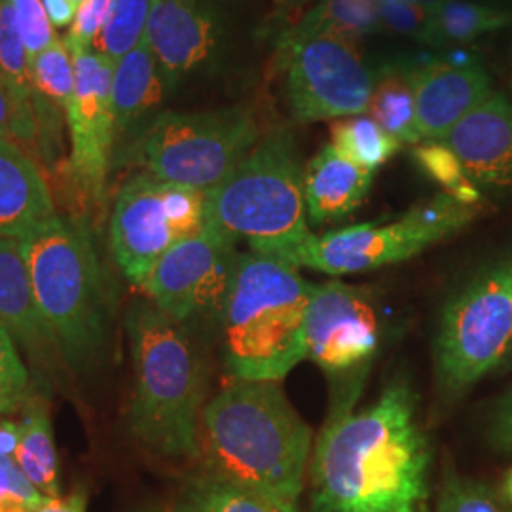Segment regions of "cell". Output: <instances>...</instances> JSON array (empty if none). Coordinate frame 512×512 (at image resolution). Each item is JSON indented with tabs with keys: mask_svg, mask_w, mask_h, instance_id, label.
Returning a JSON list of instances; mask_svg holds the SVG:
<instances>
[{
	"mask_svg": "<svg viewBox=\"0 0 512 512\" xmlns=\"http://www.w3.org/2000/svg\"><path fill=\"white\" fill-rule=\"evenodd\" d=\"M177 512H298L289 505L268 495L256 494L217 476L200 475L184 484Z\"/></svg>",
	"mask_w": 512,
	"mask_h": 512,
	"instance_id": "cell-25",
	"label": "cell"
},
{
	"mask_svg": "<svg viewBox=\"0 0 512 512\" xmlns=\"http://www.w3.org/2000/svg\"><path fill=\"white\" fill-rule=\"evenodd\" d=\"M410 78L421 143L442 141L494 93L490 74L476 61H435L410 71Z\"/></svg>",
	"mask_w": 512,
	"mask_h": 512,
	"instance_id": "cell-16",
	"label": "cell"
},
{
	"mask_svg": "<svg viewBox=\"0 0 512 512\" xmlns=\"http://www.w3.org/2000/svg\"><path fill=\"white\" fill-rule=\"evenodd\" d=\"M512 353V249L486 262L442 311L435 340L440 395L461 399Z\"/></svg>",
	"mask_w": 512,
	"mask_h": 512,
	"instance_id": "cell-8",
	"label": "cell"
},
{
	"mask_svg": "<svg viewBox=\"0 0 512 512\" xmlns=\"http://www.w3.org/2000/svg\"><path fill=\"white\" fill-rule=\"evenodd\" d=\"M150 512H158V511H150Z\"/></svg>",
	"mask_w": 512,
	"mask_h": 512,
	"instance_id": "cell-45",
	"label": "cell"
},
{
	"mask_svg": "<svg viewBox=\"0 0 512 512\" xmlns=\"http://www.w3.org/2000/svg\"><path fill=\"white\" fill-rule=\"evenodd\" d=\"M55 215L42 165L16 141L0 137V238L21 239Z\"/></svg>",
	"mask_w": 512,
	"mask_h": 512,
	"instance_id": "cell-19",
	"label": "cell"
},
{
	"mask_svg": "<svg viewBox=\"0 0 512 512\" xmlns=\"http://www.w3.org/2000/svg\"><path fill=\"white\" fill-rule=\"evenodd\" d=\"M382 29H391L404 37L423 38L429 14L418 0H376Z\"/></svg>",
	"mask_w": 512,
	"mask_h": 512,
	"instance_id": "cell-35",
	"label": "cell"
},
{
	"mask_svg": "<svg viewBox=\"0 0 512 512\" xmlns=\"http://www.w3.org/2000/svg\"><path fill=\"white\" fill-rule=\"evenodd\" d=\"M488 427L495 446L499 450L512 452V387L494 404Z\"/></svg>",
	"mask_w": 512,
	"mask_h": 512,
	"instance_id": "cell-36",
	"label": "cell"
},
{
	"mask_svg": "<svg viewBox=\"0 0 512 512\" xmlns=\"http://www.w3.org/2000/svg\"><path fill=\"white\" fill-rule=\"evenodd\" d=\"M469 2L486 4V6H494V8H509V2H511V0H469Z\"/></svg>",
	"mask_w": 512,
	"mask_h": 512,
	"instance_id": "cell-43",
	"label": "cell"
},
{
	"mask_svg": "<svg viewBox=\"0 0 512 512\" xmlns=\"http://www.w3.org/2000/svg\"><path fill=\"white\" fill-rule=\"evenodd\" d=\"M44 499L12 459L0 456V512H37Z\"/></svg>",
	"mask_w": 512,
	"mask_h": 512,
	"instance_id": "cell-34",
	"label": "cell"
},
{
	"mask_svg": "<svg viewBox=\"0 0 512 512\" xmlns=\"http://www.w3.org/2000/svg\"><path fill=\"white\" fill-rule=\"evenodd\" d=\"M88 497L84 492L61 495V497H46L37 512H86Z\"/></svg>",
	"mask_w": 512,
	"mask_h": 512,
	"instance_id": "cell-38",
	"label": "cell"
},
{
	"mask_svg": "<svg viewBox=\"0 0 512 512\" xmlns=\"http://www.w3.org/2000/svg\"><path fill=\"white\" fill-rule=\"evenodd\" d=\"M374 173L340 156L330 145L321 148L304 169L306 213L311 224L348 219L368 196Z\"/></svg>",
	"mask_w": 512,
	"mask_h": 512,
	"instance_id": "cell-20",
	"label": "cell"
},
{
	"mask_svg": "<svg viewBox=\"0 0 512 512\" xmlns=\"http://www.w3.org/2000/svg\"><path fill=\"white\" fill-rule=\"evenodd\" d=\"M18 444L12 461L44 497H61L59 456L50 406L37 389L14 412Z\"/></svg>",
	"mask_w": 512,
	"mask_h": 512,
	"instance_id": "cell-21",
	"label": "cell"
},
{
	"mask_svg": "<svg viewBox=\"0 0 512 512\" xmlns=\"http://www.w3.org/2000/svg\"><path fill=\"white\" fill-rule=\"evenodd\" d=\"M35 389L18 344L0 323V414H14Z\"/></svg>",
	"mask_w": 512,
	"mask_h": 512,
	"instance_id": "cell-31",
	"label": "cell"
},
{
	"mask_svg": "<svg viewBox=\"0 0 512 512\" xmlns=\"http://www.w3.org/2000/svg\"><path fill=\"white\" fill-rule=\"evenodd\" d=\"M435 512H512L509 501L492 486L458 475L446 473Z\"/></svg>",
	"mask_w": 512,
	"mask_h": 512,
	"instance_id": "cell-30",
	"label": "cell"
},
{
	"mask_svg": "<svg viewBox=\"0 0 512 512\" xmlns=\"http://www.w3.org/2000/svg\"><path fill=\"white\" fill-rule=\"evenodd\" d=\"M260 137L258 120L247 107L165 110L152 118L131 156L143 173L160 181L209 192L234 173Z\"/></svg>",
	"mask_w": 512,
	"mask_h": 512,
	"instance_id": "cell-7",
	"label": "cell"
},
{
	"mask_svg": "<svg viewBox=\"0 0 512 512\" xmlns=\"http://www.w3.org/2000/svg\"><path fill=\"white\" fill-rule=\"evenodd\" d=\"M167 86L147 40L114 63L112 112L118 135L147 118L164 101Z\"/></svg>",
	"mask_w": 512,
	"mask_h": 512,
	"instance_id": "cell-22",
	"label": "cell"
},
{
	"mask_svg": "<svg viewBox=\"0 0 512 512\" xmlns=\"http://www.w3.org/2000/svg\"><path fill=\"white\" fill-rule=\"evenodd\" d=\"M207 226V192L135 173L116 194L109 220V245L118 270L141 289L177 243Z\"/></svg>",
	"mask_w": 512,
	"mask_h": 512,
	"instance_id": "cell-10",
	"label": "cell"
},
{
	"mask_svg": "<svg viewBox=\"0 0 512 512\" xmlns=\"http://www.w3.org/2000/svg\"><path fill=\"white\" fill-rule=\"evenodd\" d=\"M382 128L403 145H420L416 118V95L410 73L385 71L376 82L368 112Z\"/></svg>",
	"mask_w": 512,
	"mask_h": 512,
	"instance_id": "cell-26",
	"label": "cell"
},
{
	"mask_svg": "<svg viewBox=\"0 0 512 512\" xmlns=\"http://www.w3.org/2000/svg\"><path fill=\"white\" fill-rule=\"evenodd\" d=\"M76 88L67 109L69 154L61 177L82 209L101 207L107 192L118 129L112 112L114 63L88 50L73 55Z\"/></svg>",
	"mask_w": 512,
	"mask_h": 512,
	"instance_id": "cell-12",
	"label": "cell"
},
{
	"mask_svg": "<svg viewBox=\"0 0 512 512\" xmlns=\"http://www.w3.org/2000/svg\"><path fill=\"white\" fill-rule=\"evenodd\" d=\"M145 40L169 92L211 63L219 50V21L200 0H158Z\"/></svg>",
	"mask_w": 512,
	"mask_h": 512,
	"instance_id": "cell-15",
	"label": "cell"
},
{
	"mask_svg": "<svg viewBox=\"0 0 512 512\" xmlns=\"http://www.w3.org/2000/svg\"><path fill=\"white\" fill-rule=\"evenodd\" d=\"M311 439L310 425L279 382L234 380L203 408V475L296 505L304 490Z\"/></svg>",
	"mask_w": 512,
	"mask_h": 512,
	"instance_id": "cell-2",
	"label": "cell"
},
{
	"mask_svg": "<svg viewBox=\"0 0 512 512\" xmlns=\"http://www.w3.org/2000/svg\"><path fill=\"white\" fill-rule=\"evenodd\" d=\"M380 346V321L365 289L330 279L311 283L306 319L308 359L332 382L346 385L342 401H355Z\"/></svg>",
	"mask_w": 512,
	"mask_h": 512,
	"instance_id": "cell-13",
	"label": "cell"
},
{
	"mask_svg": "<svg viewBox=\"0 0 512 512\" xmlns=\"http://www.w3.org/2000/svg\"><path fill=\"white\" fill-rule=\"evenodd\" d=\"M19 35L25 42L31 61L48 50L55 40V27L48 18L42 0H10Z\"/></svg>",
	"mask_w": 512,
	"mask_h": 512,
	"instance_id": "cell-32",
	"label": "cell"
},
{
	"mask_svg": "<svg viewBox=\"0 0 512 512\" xmlns=\"http://www.w3.org/2000/svg\"><path fill=\"white\" fill-rule=\"evenodd\" d=\"M0 323L40 376L55 374L65 365L54 332L38 308L18 239L0 238Z\"/></svg>",
	"mask_w": 512,
	"mask_h": 512,
	"instance_id": "cell-18",
	"label": "cell"
},
{
	"mask_svg": "<svg viewBox=\"0 0 512 512\" xmlns=\"http://www.w3.org/2000/svg\"><path fill=\"white\" fill-rule=\"evenodd\" d=\"M512 25L511 8H494L469 0H446L429 16L421 42L431 46L465 44Z\"/></svg>",
	"mask_w": 512,
	"mask_h": 512,
	"instance_id": "cell-24",
	"label": "cell"
},
{
	"mask_svg": "<svg viewBox=\"0 0 512 512\" xmlns=\"http://www.w3.org/2000/svg\"><path fill=\"white\" fill-rule=\"evenodd\" d=\"M304 169L289 133L260 137L234 173L207 192V222L247 239L249 251L279 258L311 234Z\"/></svg>",
	"mask_w": 512,
	"mask_h": 512,
	"instance_id": "cell-6",
	"label": "cell"
},
{
	"mask_svg": "<svg viewBox=\"0 0 512 512\" xmlns=\"http://www.w3.org/2000/svg\"><path fill=\"white\" fill-rule=\"evenodd\" d=\"M380 29L376 0H319L281 38L338 37L357 42Z\"/></svg>",
	"mask_w": 512,
	"mask_h": 512,
	"instance_id": "cell-23",
	"label": "cell"
},
{
	"mask_svg": "<svg viewBox=\"0 0 512 512\" xmlns=\"http://www.w3.org/2000/svg\"><path fill=\"white\" fill-rule=\"evenodd\" d=\"M503 497L509 501L512 505V469L507 473V476H505V482H503Z\"/></svg>",
	"mask_w": 512,
	"mask_h": 512,
	"instance_id": "cell-42",
	"label": "cell"
},
{
	"mask_svg": "<svg viewBox=\"0 0 512 512\" xmlns=\"http://www.w3.org/2000/svg\"><path fill=\"white\" fill-rule=\"evenodd\" d=\"M353 403H338L313 446V512H429L433 452L410 382L395 376L374 403Z\"/></svg>",
	"mask_w": 512,
	"mask_h": 512,
	"instance_id": "cell-1",
	"label": "cell"
},
{
	"mask_svg": "<svg viewBox=\"0 0 512 512\" xmlns=\"http://www.w3.org/2000/svg\"><path fill=\"white\" fill-rule=\"evenodd\" d=\"M18 241L65 366L90 372L109 348L110 315L88 222L57 213Z\"/></svg>",
	"mask_w": 512,
	"mask_h": 512,
	"instance_id": "cell-5",
	"label": "cell"
},
{
	"mask_svg": "<svg viewBox=\"0 0 512 512\" xmlns=\"http://www.w3.org/2000/svg\"><path fill=\"white\" fill-rule=\"evenodd\" d=\"M478 211L480 205L459 202L442 192L391 222H366L327 234L311 232L279 260L329 275L370 272L406 262L456 236L476 219Z\"/></svg>",
	"mask_w": 512,
	"mask_h": 512,
	"instance_id": "cell-9",
	"label": "cell"
},
{
	"mask_svg": "<svg viewBox=\"0 0 512 512\" xmlns=\"http://www.w3.org/2000/svg\"><path fill=\"white\" fill-rule=\"evenodd\" d=\"M275 63L285 76L289 107L298 122L368 112L376 76L355 42L338 37L279 38Z\"/></svg>",
	"mask_w": 512,
	"mask_h": 512,
	"instance_id": "cell-11",
	"label": "cell"
},
{
	"mask_svg": "<svg viewBox=\"0 0 512 512\" xmlns=\"http://www.w3.org/2000/svg\"><path fill=\"white\" fill-rule=\"evenodd\" d=\"M330 147L366 171L376 173L403 147L370 114H357L330 124Z\"/></svg>",
	"mask_w": 512,
	"mask_h": 512,
	"instance_id": "cell-27",
	"label": "cell"
},
{
	"mask_svg": "<svg viewBox=\"0 0 512 512\" xmlns=\"http://www.w3.org/2000/svg\"><path fill=\"white\" fill-rule=\"evenodd\" d=\"M418 2L425 8V12L431 16V14H435L439 10L446 0H418Z\"/></svg>",
	"mask_w": 512,
	"mask_h": 512,
	"instance_id": "cell-41",
	"label": "cell"
},
{
	"mask_svg": "<svg viewBox=\"0 0 512 512\" xmlns=\"http://www.w3.org/2000/svg\"><path fill=\"white\" fill-rule=\"evenodd\" d=\"M442 143L476 188L512 190V99L494 92L469 112Z\"/></svg>",
	"mask_w": 512,
	"mask_h": 512,
	"instance_id": "cell-17",
	"label": "cell"
},
{
	"mask_svg": "<svg viewBox=\"0 0 512 512\" xmlns=\"http://www.w3.org/2000/svg\"><path fill=\"white\" fill-rule=\"evenodd\" d=\"M16 118H18L16 99L10 92L6 80L0 74V137L2 139H12L14 128H16Z\"/></svg>",
	"mask_w": 512,
	"mask_h": 512,
	"instance_id": "cell-37",
	"label": "cell"
},
{
	"mask_svg": "<svg viewBox=\"0 0 512 512\" xmlns=\"http://www.w3.org/2000/svg\"><path fill=\"white\" fill-rule=\"evenodd\" d=\"M124 327L133 372L131 435L162 458L200 461L207 366L194 338L148 300L129 306Z\"/></svg>",
	"mask_w": 512,
	"mask_h": 512,
	"instance_id": "cell-3",
	"label": "cell"
},
{
	"mask_svg": "<svg viewBox=\"0 0 512 512\" xmlns=\"http://www.w3.org/2000/svg\"><path fill=\"white\" fill-rule=\"evenodd\" d=\"M42 4L55 29L71 27L78 10L73 0H42Z\"/></svg>",
	"mask_w": 512,
	"mask_h": 512,
	"instance_id": "cell-39",
	"label": "cell"
},
{
	"mask_svg": "<svg viewBox=\"0 0 512 512\" xmlns=\"http://www.w3.org/2000/svg\"><path fill=\"white\" fill-rule=\"evenodd\" d=\"M289 262L239 253L220 310L222 357L234 380L281 382L308 359L311 283Z\"/></svg>",
	"mask_w": 512,
	"mask_h": 512,
	"instance_id": "cell-4",
	"label": "cell"
},
{
	"mask_svg": "<svg viewBox=\"0 0 512 512\" xmlns=\"http://www.w3.org/2000/svg\"><path fill=\"white\" fill-rule=\"evenodd\" d=\"M310 0H275V4L279 6V10H283V12H298V10H302L306 4H308Z\"/></svg>",
	"mask_w": 512,
	"mask_h": 512,
	"instance_id": "cell-40",
	"label": "cell"
},
{
	"mask_svg": "<svg viewBox=\"0 0 512 512\" xmlns=\"http://www.w3.org/2000/svg\"><path fill=\"white\" fill-rule=\"evenodd\" d=\"M158 0H112L109 19L92 50L116 63L147 35L148 19Z\"/></svg>",
	"mask_w": 512,
	"mask_h": 512,
	"instance_id": "cell-28",
	"label": "cell"
},
{
	"mask_svg": "<svg viewBox=\"0 0 512 512\" xmlns=\"http://www.w3.org/2000/svg\"><path fill=\"white\" fill-rule=\"evenodd\" d=\"M412 156L421 171L439 183L446 194L458 198L459 202L478 205L480 190L469 181L456 154L442 141H423L414 148Z\"/></svg>",
	"mask_w": 512,
	"mask_h": 512,
	"instance_id": "cell-29",
	"label": "cell"
},
{
	"mask_svg": "<svg viewBox=\"0 0 512 512\" xmlns=\"http://www.w3.org/2000/svg\"><path fill=\"white\" fill-rule=\"evenodd\" d=\"M110 4L112 0H86L78 6L67 35L61 38L69 54H82L92 50L95 40L107 25Z\"/></svg>",
	"mask_w": 512,
	"mask_h": 512,
	"instance_id": "cell-33",
	"label": "cell"
},
{
	"mask_svg": "<svg viewBox=\"0 0 512 512\" xmlns=\"http://www.w3.org/2000/svg\"><path fill=\"white\" fill-rule=\"evenodd\" d=\"M238 239L207 222L202 232L167 251L139 289L154 308L186 323L220 315L236 272Z\"/></svg>",
	"mask_w": 512,
	"mask_h": 512,
	"instance_id": "cell-14",
	"label": "cell"
},
{
	"mask_svg": "<svg viewBox=\"0 0 512 512\" xmlns=\"http://www.w3.org/2000/svg\"><path fill=\"white\" fill-rule=\"evenodd\" d=\"M73 2L76 6H80V4H82V2H86V0H73Z\"/></svg>",
	"mask_w": 512,
	"mask_h": 512,
	"instance_id": "cell-44",
	"label": "cell"
}]
</instances>
